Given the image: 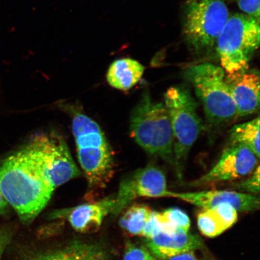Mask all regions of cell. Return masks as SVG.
<instances>
[{
	"label": "cell",
	"instance_id": "1",
	"mask_svg": "<svg viewBox=\"0 0 260 260\" xmlns=\"http://www.w3.org/2000/svg\"><path fill=\"white\" fill-rule=\"evenodd\" d=\"M0 190L22 222L29 223L46 207L54 188L24 146L0 165Z\"/></svg>",
	"mask_w": 260,
	"mask_h": 260
},
{
	"label": "cell",
	"instance_id": "2",
	"mask_svg": "<svg viewBox=\"0 0 260 260\" xmlns=\"http://www.w3.org/2000/svg\"><path fill=\"white\" fill-rule=\"evenodd\" d=\"M72 128L78 158L91 189L106 187L114 174L113 155L99 124L83 113L75 112Z\"/></svg>",
	"mask_w": 260,
	"mask_h": 260
},
{
	"label": "cell",
	"instance_id": "3",
	"mask_svg": "<svg viewBox=\"0 0 260 260\" xmlns=\"http://www.w3.org/2000/svg\"><path fill=\"white\" fill-rule=\"evenodd\" d=\"M129 125L132 137L146 153L174 166L173 136L164 103L145 92L132 110Z\"/></svg>",
	"mask_w": 260,
	"mask_h": 260
},
{
	"label": "cell",
	"instance_id": "4",
	"mask_svg": "<svg viewBox=\"0 0 260 260\" xmlns=\"http://www.w3.org/2000/svg\"><path fill=\"white\" fill-rule=\"evenodd\" d=\"M164 98L173 136V167L181 179L191 148L203 130L202 121L197 103L187 89L171 87Z\"/></svg>",
	"mask_w": 260,
	"mask_h": 260
},
{
	"label": "cell",
	"instance_id": "5",
	"mask_svg": "<svg viewBox=\"0 0 260 260\" xmlns=\"http://www.w3.org/2000/svg\"><path fill=\"white\" fill-rule=\"evenodd\" d=\"M222 68L203 63L188 68L186 79L204 107L208 122L220 125L237 118V110Z\"/></svg>",
	"mask_w": 260,
	"mask_h": 260
},
{
	"label": "cell",
	"instance_id": "6",
	"mask_svg": "<svg viewBox=\"0 0 260 260\" xmlns=\"http://www.w3.org/2000/svg\"><path fill=\"white\" fill-rule=\"evenodd\" d=\"M259 22L246 14L229 16L216 40L221 65L227 74L249 69V61L257 50Z\"/></svg>",
	"mask_w": 260,
	"mask_h": 260
},
{
	"label": "cell",
	"instance_id": "7",
	"mask_svg": "<svg viewBox=\"0 0 260 260\" xmlns=\"http://www.w3.org/2000/svg\"><path fill=\"white\" fill-rule=\"evenodd\" d=\"M229 18L225 0H187L184 32L193 50H211Z\"/></svg>",
	"mask_w": 260,
	"mask_h": 260
},
{
	"label": "cell",
	"instance_id": "8",
	"mask_svg": "<svg viewBox=\"0 0 260 260\" xmlns=\"http://www.w3.org/2000/svg\"><path fill=\"white\" fill-rule=\"evenodd\" d=\"M25 147L54 189L80 176L81 172L61 136L53 133L35 135Z\"/></svg>",
	"mask_w": 260,
	"mask_h": 260
},
{
	"label": "cell",
	"instance_id": "9",
	"mask_svg": "<svg viewBox=\"0 0 260 260\" xmlns=\"http://www.w3.org/2000/svg\"><path fill=\"white\" fill-rule=\"evenodd\" d=\"M171 192L164 172L157 166L148 165L130 174L120 183L112 215H119L138 198H170Z\"/></svg>",
	"mask_w": 260,
	"mask_h": 260
},
{
	"label": "cell",
	"instance_id": "10",
	"mask_svg": "<svg viewBox=\"0 0 260 260\" xmlns=\"http://www.w3.org/2000/svg\"><path fill=\"white\" fill-rule=\"evenodd\" d=\"M258 160L246 146L231 145L207 173L188 183V186H207L247 177L257 167Z\"/></svg>",
	"mask_w": 260,
	"mask_h": 260
},
{
	"label": "cell",
	"instance_id": "11",
	"mask_svg": "<svg viewBox=\"0 0 260 260\" xmlns=\"http://www.w3.org/2000/svg\"><path fill=\"white\" fill-rule=\"evenodd\" d=\"M170 198L185 201L203 209L229 203L240 212H251L259 209V198L256 195L230 190H203L192 192H175Z\"/></svg>",
	"mask_w": 260,
	"mask_h": 260
},
{
	"label": "cell",
	"instance_id": "12",
	"mask_svg": "<svg viewBox=\"0 0 260 260\" xmlns=\"http://www.w3.org/2000/svg\"><path fill=\"white\" fill-rule=\"evenodd\" d=\"M226 82L237 110V117L246 116L259 108V75L249 69L227 74Z\"/></svg>",
	"mask_w": 260,
	"mask_h": 260
},
{
	"label": "cell",
	"instance_id": "13",
	"mask_svg": "<svg viewBox=\"0 0 260 260\" xmlns=\"http://www.w3.org/2000/svg\"><path fill=\"white\" fill-rule=\"evenodd\" d=\"M114 205L115 197H107L62 210L53 217H65L77 232L93 233L100 229L105 217L112 214Z\"/></svg>",
	"mask_w": 260,
	"mask_h": 260
},
{
	"label": "cell",
	"instance_id": "14",
	"mask_svg": "<svg viewBox=\"0 0 260 260\" xmlns=\"http://www.w3.org/2000/svg\"><path fill=\"white\" fill-rule=\"evenodd\" d=\"M145 246L155 259L165 260L194 252L203 248V243L197 235L178 232L173 235L159 233L152 238L145 239Z\"/></svg>",
	"mask_w": 260,
	"mask_h": 260
},
{
	"label": "cell",
	"instance_id": "15",
	"mask_svg": "<svg viewBox=\"0 0 260 260\" xmlns=\"http://www.w3.org/2000/svg\"><path fill=\"white\" fill-rule=\"evenodd\" d=\"M145 67L132 58H123L114 61L107 73L110 86L122 91L128 90L137 84L144 73Z\"/></svg>",
	"mask_w": 260,
	"mask_h": 260
},
{
	"label": "cell",
	"instance_id": "16",
	"mask_svg": "<svg viewBox=\"0 0 260 260\" xmlns=\"http://www.w3.org/2000/svg\"><path fill=\"white\" fill-rule=\"evenodd\" d=\"M35 260H110L100 246L86 243H74L63 248L39 256Z\"/></svg>",
	"mask_w": 260,
	"mask_h": 260
},
{
	"label": "cell",
	"instance_id": "17",
	"mask_svg": "<svg viewBox=\"0 0 260 260\" xmlns=\"http://www.w3.org/2000/svg\"><path fill=\"white\" fill-rule=\"evenodd\" d=\"M259 116L233 126L230 131L232 145L246 146L259 158Z\"/></svg>",
	"mask_w": 260,
	"mask_h": 260
},
{
	"label": "cell",
	"instance_id": "18",
	"mask_svg": "<svg viewBox=\"0 0 260 260\" xmlns=\"http://www.w3.org/2000/svg\"><path fill=\"white\" fill-rule=\"evenodd\" d=\"M152 211L150 208L144 204L129 205L121 213L119 225L129 235L142 236L143 230Z\"/></svg>",
	"mask_w": 260,
	"mask_h": 260
},
{
	"label": "cell",
	"instance_id": "19",
	"mask_svg": "<svg viewBox=\"0 0 260 260\" xmlns=\"http://www.w3.org/2000/svg\"><path fill=\"white\" fill-rule=\"evenodd\" d=\"M198 229L204 236L213 238L230 229L215 207L203 209L197 216Z\"/></svg>",
	"mask_w": 260,
	"mask_h": 260
},
{
	"label": "cell",
	"instance_id": "20",
	"mask_svg": "<svg viewBox=\"0 0 260 260\" xmlns=\"http://www.w3.org/2000/svg\"><path fill=\"white\" fill-rule=\"evenodd\" d=\"M162 232L173 235L178 232H189L190 219L187 214L178 208H170L158 212Z\"/></svg>",
	"mask_w": 260,
	"mask_h": 260
},
{
	"label": "cell",
	"instance_id": "21",
	"mask_svg": "<svg viewBox=\"0 0 260 260\" xmlns=\"http://www.w3.org/2000/svg\"><path fill=\"white\" fill-rule=\"evenodd\" d=\"M122 260H155L145 245L132 242L126 243Z\"/></svg>",
	"mask_w": 260,
	"mask_h": 260
},
{
	"label": "cell",
	"instance_id": "22",
	"mask_svg": "<svg viewBox=\"0 0 260 260\" xmlns=\"http://www.w3.org/2000/svg\"><path fill=\"white\" fill-rule=\"evenodd\" d=\"M248 178L236 184V187L241 192L253 195L259 193V166H257Z\"/></svg>",
	"mask_w": 260,
	"mask_h": 260
},
{
	"label": "cell",
	"instance_id": "23",
	"mask_svg": "<svg viewBox=\"0 0 260 260\" xmlns=\"http://www.w3.org/2000/svg\"><path fill=\"white\" fill-rule=\"evenodd\" d=\"M161 232V225L158 219V212L152 211L146 221L142 236L144 237L145 239H151Z\"/></svg>",
	"mask_w": 260,
	"mask_h": 260
},
{
	"label": "cell",
	"instance_id": "24",
	"mask_svg": "<svg viewBox=\"0 0 260 260\" xmlns=\"http://www.w3.org/2000/svg\"><path fill=\"white\" fill-rule=\"evenodd\" d=\"M237 4L245 14L259 22V0H237Z\"/></svg>",
	"mask_w": 260,
	"mask_h": 260
},
{
	"label": "cell",
	"instance_id": "25",
	"mask_svg": "<svg viewBox=\"0 0 260 260\" xmlns=\"http://www.w3.org/2000/svg\"><path fill=\"white\" fill-rule=\"evenodd\" d=\"M11 232L5 228L0 227V260H2L3 253L11 241Z\"/></svg>",
	"mask_w": 260,
	"mask_h": 260
},
{
	"label": "cell",
	"instance_id": "26",
	"mask_svg": "<svg viewBox=\"0 0 260 260\" xmlns=\"http://www.w3.org/2000/svg\"><path fill=\"white\" fill-rule=\"evenodd\" d=\"M169 260H204L202 258L198 257L194 252H190L183 254L175 256Z\"/></svg>",
	"mask_w": 260,
	"mask_h": 260
},
{
	"label": "cell",
	"instance_id": "27",
	"mask_svg": "<svg viewBox=\"0 0 260 260\" xmlns=\"http://www.w3.org/2000/svg\"><path fill=\"white\" fill-rule=\"evenodd\" d=\"M9 204L3 197L1 190H0V215L7 212Z\"/></svg>",
	"mask_w": 260,
	"mask_h": 260
}]
</instances>
